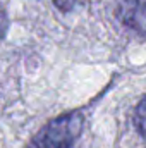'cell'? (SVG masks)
Instances as JSON below:
<instances>
[{
	"label": "cell",
	"mask_w": 146,
	"mask_h": 148,
	"mask_svg": "<svg viewBox=\"0 0 146 148\" xmlns=\"http://www.w3.org/2000/svg\"><path fill=\"white\" fill-rule=\"evenodd\" d=\"M79 2H81V0H53L55 7H57V9H60V10H64V12L72 10Z\"/></svg>",
	"instance_id": "4"
},
{
	"label": "cell",
	"mask_w": 146,
	"mask_h": 148,
	"mask_svg": "<svg viewBox=\"0 0 146 148\" xmlns=\"http://www.w3.org/2000/svg\"><path fill=\"white\" fill-rule=\"evenodd\" d=\"M134 126L138 129V133L146 138V97H143V100L138 103L136 110H134Z\"/></svg>",
	"instance_id": "3"
},
{
	"label": "cell",
	"mask_w": 146,
	"mask_h": 148,
	"mask_svg": "<svg viewBox=\"0 0 146 148\" xmlns=\"http://www.w3.org/2000/svg\"><path fill=\"white\" fill-rule=\"evenodd\" d=\"M7 28H9V17H7V12H5L3 5L0 3V40L5 36Z\"/></svg>",
	"instance_id": "5"
},
{
	"label": "cell",
	"mask_w": 146,
	"mask_h": 148,
	"mask_svg": "<svg viewBox=\"0 0 146 148\" xmlns=\"http://www.w3.org/2000/svg\"><path fill=\"white\" fill-rule=\"evenodd\" d=\"M84 117L81 112L62 114L46 122L24 148H72L83 133Z\"/></svg>",
	"instance_id": "1"
},
{
	"label": "cell",
	"mask_w": 146,
	"mask_h": 148,
	"mask_svg": "<svg viewBox=\"0 0 146 148\" xmlns=\"http://www.w3.org/2000/svg\"><path fill=\"white\" fill-rule=\"evenodd\" d=\"M117 14L129 29L146 38V0H119Z\"/></svg>",
	"instance_id": "2"
}]
</instances>
